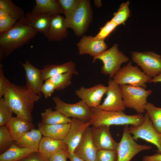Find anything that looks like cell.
I'll use <instances>...</instances> for the list:
<instances>
[{
	"mask_svg": "<svg viewBox=\"0 0 161 161\" xmlns=\"http://www.w3.org/2000/svg\"><path fill=\"white\" fill-rule=\"evenodd\" d=\"M41 97L30 91L25 86L10 82L4 96L7 104L13 113L31 123L34 104Z\"/></svg>",
	"mask_w": 161,
	"mask_h": 161,
	"instance_id": "1",
	"label": "cell"
},
{
	"mask_svg": "<svg viewBox=\"0 0 161 161\" xmlns=\"http://www.w3.org/2000/svg\"><path fill=\"white\" fill-rule=\"evenodd\" d=\"M37 33L19 20L10 30L0 34V61L28 42Z\"/></svg>",
	"mask_w": 161,
	"mask_h": 161,
	"instance_id": "2",
	"label": "cell"
},
{
	"mask_svg": "<svg viewBox=\"0 0 161 161\" xmlns=\"http://www.w3.org/2000/svg\"><path fill=\"white\" fill-rule=\"evenodd\" d=\"M91 108V114L89 121L94 126L131 125L136 126L141 125L144 119L142 114L128 115L123 111H106L98 107Z\"/></svg>",
	"mask_w": 161,
	"mask_h": 161,
	"instance_id": "3",
	"label": "cell"
},
{
	"mask_svg": "<svg viewBox=\"0 0 161 161\" xmlns=\"http://www.w3.org/2000/svg\"><path fill=\"white\" fill-rule=\"evenodd\" d=\"M90 1L80 0L76 10L69 18L65 19L67 28L71 29L77 36H82L87 30L92 19Z\"/></svg>",
	"mask_w": 161,
	"mask_h": 161,
	"instance_id": "4",
	"label": "cell"
},
{
	"mask_svg": "<svg viewBox=\"0 0 161 161\" xmlns=\"http://www.w3.org/2000/svg\"><path fill=\"white\" fill-rule=\"evenodd\" d=\"M93 62L96 60L101 61L103 63L101 72L110 78H113L121 69V65L128 62L129 58L118 48V44H114L110 49L93 58Z\"/></svg>",
	"mask_w": 161,
	"mask_h": 161,
	"instance_id": "5",
	"label": "cell"
},
{
	"mask_svg": "<svg viewBox=\"0 0 161 161\" xmlns=\"http://www.w3.org/2000/svg\"><path fill=\"white\" fill-rule=\"evenodd\" d=\"M119 86L126 107L133 109L139 114L144 113L148 102L147 98L152 93V90L129 85Z\"/></svg>",
	"mask_w": 161,
	"mask_h": 161,
	"instance_id": "6",
	"label": "cell"
},
{
	"mask_svg": "<svg viewBox=\"0 0 161 161\" xmlns=\"http://www.w3.org/2000/svg\"><path fill=\"white\" fill-rule=\"evenodd\" d=\"M151 79L137 66H133L131 61H129L126 65L121 68L113 79L119 85L128 84L146 88V83Z\"/></svg>",
	"mask_w": 161,
	"mask_h": 161,
	"instance_id": "7",
	"label": "cell"
},
{
	"mask_svg": "<svg viewBox=\"0 0 161 161\" xmlns=\"http://www.w3.org/2000/svg\"><path fill=\"white\" fill-rule=\"evenodd\" d=\"M151 148V146L136 143L131 135L128 125H125L121 139L116 148V161H130L139 152L150 149Z\"/></svg>",
	"mask_w": 161,
	"mask_h": 161,
	"instance_id": "8",
	"label": "cell"
},
{
	"mask_svg": "<svg viewBox=\"0 0 161 161\" xmlns=\"http://www.w3.org/2000/svg\"><path fill=\"white\" fill-rule=\"evenodd\" d=\"M143 122L140 125L129 127V131L134 140L141 139L156 146L158 153L161 154V134L155 129L146 113Z\"/></svg>",
	"mask_w": 161,
	"mask_h": 161,
	"instance_id": "9",
	"label": "cell"
},
{
	"mask_svg": "<svg viewBox=\"0 0 161 161\" xmlns=\"http://www.w3.org/2000/svg\"><path fill=\"white\" fill-rule=\"evenodd\" d=\"M132 59L151 78L161 74V56L152 52H131Z\"/></svg>",
	"mask_w": 161,
	"mask_h": 161,
	"instance_id": "10",
	"label": "cell"
},
{
	"mask_svg": "<svg viewBox=\"0 0 161 161\" xmlns=\"http://www.w3.org/2000/svg\"><path fill=\"white\" fill-rule=\"evenodd\" d=\"M57 110L66 117L78 118L85 121H89L91 114V108L83 101H80L74 104L65 103L58 96L52 98Z\"/></svg>",
	"mask_w": 161,
	"mask_h": 161,
	"instance_id": "11",
	"label": "cell"
},
{
	"mask_svg": "<svg viewBox=\"0 0 161 161\" xmlns=\"http://www.w3.org/2000/svg\"><path fill=\"white\" fill-rule=\"evenodd\" d=\"M106 96L98 107L102 110L112 111H123L126 108L119 85L110 78L106 93Z\"/></svg>",
	"mask_w": 161,
	"mask_h": 161,
	"instance_id": "12",
	"label": "cell"
},
{
	"mask_svg": "<svg viewBox=\"0 0 161 161\" xmlns=\"http://www.w3.org/2000/svg\"><path fill=\"white\" fill-rule=\"evenodd\" d=\"M70 124L68 132L63 140L67 145L69 153H74L85 132L92 124L89 121L72 118Z\"/></svg>",
	"mask_w": 161,
	"mask_h": 161,
	"instance_id": "13",
	"label": "cell"
},
{
	"mask_svg": "<svg viewBox=\"0 0 161 161\" xmlns=\"http://www.w3.org/2000/svg\"><path fill=\"white\" fill-rule=\"evenodd\" d=\"M91 131L93 143L97 151L103 149L116 150L118 143L112 137L110 126H92Z\"/></svg>",
	"mask_w": 161,
	"mask_h": 161,
	"instance_id": "14",
	"label": "cell"
},
{
	"mask_svg": "<svg viewBox=\"0 0 161 161\" xmlns=\"http://www.w3.org/2000/svg\"><path fill=\"white\" fill-rule=\"evenodd\" d=\"M107 86L99 84L89 88L80 87L75 91L77 96L89 107L92 108L98 107L102 98L106 94Z\"/></svg>",
	"mask_w": 161,
	"mask_h": 161,
	"instance_id": "15",
	"label": "cell"
},
{
	"mask_svg": "<svg viewBox=\"0 0 161 161\" xmlns=\"http://www.w3.org/2000/svg\"><path fill=\"white\" fill-rule=\"evenodd\" d=\"M25 72L27 88L33 93L41 96V89L44 83L42 69L34 66L27 59L24 63L20 62Z\"/></svg>",
	"mask_w": 161,
	"mask_h": 161,
	"instance_id": "16",
	"label": "cell"
},
{
	"mask_svg": "<svg viewBox=\"0 0 161 161\" xmlns=\"http://www.w3.org/2000/svg\"><path fill=\"white\" fill-rule=\"evenodd\" d=\"M79 53L80 55L89 54L93 58L107 49L108 47L104 40L96 39L94 36L82 35L77 44Z\"/></svg>",
	"mask_w": 161,
	"mask_h": 161,
	"instance_id": "17",
	"label": "cell"
},
{
	"mask_svg": "<svg viewBox=\"0 0 161 161\" xmlns=\"http://www.w3.org/2000/svg\"><path fill=\"white\" fill-rule=\"evenodd\" d=\"M97 150L93 143L89 127L85 132L74 153L85 161H97Z\"/></svg>",
	"mask_w": 161,
	"mask_h": 161,
	"instance_id": "18",
	"label": "cell"
},
{
	"mask_svg": "<svg viewBox=\"0 0 161 161\" xmlns=\"http://www.w3.org/2000/svg\"><path fill=\"white\" fill-rule=\"evenodd\" d=\"M67 28L65 18L60 14L54 15L44 34L49 41H60L67 37Z\"/></svg>",
	"mask_w": 161,
	"mask_h": 161,
	"instance_id": "19",
	"label": "cell"
},
{
	"mask_svg": "<svg viewBox=\"0 0 161 161\" xmlns=\"http://www.w3.org/2000/svg\"><path fill=\"white\" fill-rule=\"evenodd\" d=\"M47 14H40L29 12L20 20L37 32L44 33L47 30L52 17Z\"/></svg>",
	"mask_w": 161,
	"mask_h": 161,
	"instance_id": "20",
	"label": "cell"
},
{
	"mask_svg": "<svg viewBox=\"0 0 161 161\" xmlns=\"http://www.w3.org/2000/svg\"><path fill=\"white\" fill-rule=\"evenodd\" d=\"M13 141H17L25 133L34 129L32 123L18 116L13 117L6 124Z\"/></svg>",
	"mask_w": 161,
	"mask_h": 161,
	"instance_id": "21",
	"label": "cell"
},
{
	"mask_svg": "<svg viewBox=\"0 0 161 161\" xmlns=\"http://www.w3.org/2000/svg\"><path fill=\"white\" fill-rule=\"evenodd\" d=\"M38 129L44 136L63 140L70 127V123L48 125L41 122L37 124Z\"/></svg>",
	"mask_w": 161,
	"mask_h": 161,
	"instance_id": "22",
	"label": "cell"
},
{
	"mask_svg": "<svg viewBox=\"0 0 161 161\" xmlns=\"http://www.w3.org/2000/svg\"><path fill=\"white\" fill-rule=\"evenodd\" d=\"M68 148L63 140L54 139L43 136L39 143L38 152L46 158L49 159L53 154L63 149Z\"/></svg>",
	"mask_w": 161,
	"mask_h": 161,
	"instance_id": "23",
	"label": "cell"
},
{
	"mask_svg": "<svg viewBox=\"0 0 161 161\" xmlns=\"http://www.w3.org/2000/svg\"><path fill=\"white\" fill-rule=\"evenodd\" d=\"M69 72L73 75H77L78 72L75 68L74 62L72 61L60 65L50 64L43 66L42 75L44 80L58 74Z\"/></svg>",
	"mask_w": 161,
	"mask_h": 161,
	"instance_id": "24",
	"label": "cell"
},
{
	"mask_svg": "<svg viewBox=\"0 0 161 161\" xmlns=\"http://www.w3.org/2000/svg\"><path fill=\"white\" fill-rule=\"evenodd\" d=\"M42 135L38 129H33L15 141V144L19 147L28 148L33 152H38Z\"/></svg>",
	"mask_w": 161,
	"mask_h": 161,
	"instance_id": "25",
	"label": "cell"
},
{
	"mask_svg": "<svg viewBox=\"0 0 161 161\" xmlns=\"http://www.w3.org/2000/svg\"><path fill=\"white\" fill-rule=\"evenodd\" d=\"M35 4L32 12L37 13L47 14L52 16L62 13L57 0H35Z\"/></svg>",
	"mask_w": 161,
	"mask_h": 161,
	"instance_id": "26",
	"label": "cell"
},
{
	"mask_svg": "<svg viewBox=\"0 0 161 161\" xmlns=\"http://www.w3.org/2000/svg\"><path fill=\"white\" fill-rule=\"evenodd\" d=\"M33 152L26 148L13 144L0 155V161H19Z\"/></svg>",
	"mask_w": 161,
	"mask_h": 161,
	"instance_id": "27",
	"label": "cell"
},
{
	"mask_svg": "<svg viewBox=\"0 0 161 161\" xmlns=\"http://www.w3.org/2000/svg\"><path fill=\"white\" fill-rule=\"evenodd\" d=\"M41 116V122L48 125L70 123L72 120L57 110L53 111L50 107L45 109Z\"/></svg>",
	"mask_w": 161,
	"mask_h": 161,
	"instance_id": "28",
	"label": "cell"
},
{
	"mask_svg": "<svg viewBox=\"0 0 161 161\" xmlns=\"http://www.w3.org/2000/svg\"><path fill=\"white\" fill-rule=\"evenodd\" d=\"M0 12L19 21L25 14L22 9L16 5L11 0H0Z\"/></svg>",
	"mask_w": 161,
	"mask_h": 161,
	"instance_id": "29",
	"label": "cell"
},
{
	"mask_svg": "<svg viewBox=\"0 0 161 161\" xmlns=\"http://www.w3.org/2000/svg\"><path fill=\"white\" fill-rule=\"evenodd\" d=\"M145 109L155 129L161 134V108L147 102Z\"/></svg>",
	"mask_w": 161,
	"mask_h": 161,
	"instance_id": "30",
	"label": "cell"
},
{
	"mask_svg": "<svg viewBox=\"0 0 161 161\" xmlns=\"http://www.w3.org/2000/svg\"><path fill=\"white\" fill-rule=\"evenodd\" d=\"M73 74L67 72L53 76L48 79L54 85L55 90H63L71 83V79Z\"/></svg>",
	"mask_w": 161,
	"mask_h": 161,
	"instance_id": "31",
	"label": "cell"
},
{
	"mask_svg": "<svg viewBox=\"0 0 161 161\" xmlns=\"http://www.w3.org/2000/svg\"><path fill=\"white\" fill-rule=\"evenodd\" d=\"M129 4V1L121 4L117 11L113 14L114 16L111 20L118 25L124 24L125 22L130 16Z\"/></svg>",
	"mask_w": 161,
	"mask_h": 161,
	"instance_id": "32",
	"label": "cell"
},
{
	"mask_svg": "<svg viewBox=\"0 0 161 161\" xmlns=\"http://www.w3.org/2000/svg\"><path fill=\"white\" fill-rule=\"evenodd\" d=\"M59 4L62 13L64 14L66 19L72 15L78 7L80 0H57Z\"/></svg>",
	"mask_w": 161,
	"mask_h": 161,
	"instance_id": "33",
	"label": "cell"
},
{
	"mask_svg": "<svg viewBox=\"0 0 161 161\" xmlns=\"http://www.w3.org/2000/svg\"><path fill=\"white\" fill-rule=\"evenodd\" d=\"M13 141L11 136L6 126L0 127V151L4 152L13 144Z\"/></svg>",
	"mask_w": 161,
	"mask_h": 161,
	"instance_id": "34",
	"label": "cell"
},
{
	"mask_svg": "<svg viewBox=\"0 0 161 161\" xmlns=\"http://www.w3.org/2000/svg\"><path fill=\"white\" fill-rule=\"evenodd\" d=\"M13 112L4 98H0V126H5L12 117Z\"/></svg>",
	"mask_w": 161,
	"mask_h": 161,
	"instance_id": "35",
	"label": "cell"
},
{
	"mask_svg": "<svg viewBox=\"0 0 161 161\" xmlns=\"http://www.w3.org/2000/svg\"><path fill=\"white\" fill-rule=\"evenodd\" d=\"M118 26L111 20L107 21L103 27L100 28L99 31L94 37L97 40H104Z\"/></svg>",
	"mask_w": 161,
	"mask_h": 161,
	"instance_id": "36",
	"label": "cell"
},
{
	"mask_svg": "<svg viewBox=\"0 0 161 161\" xmlns=\"http://www.w3.org/2000/svg\"><path fill=\"white\" fill-rule=\"evenodd\" d=\"M116 150L100 149L97 151V161H116Z\"/></svg>",
	"mask_w": 161,
	"mask_h": 161,
	"instance_id": "37",
	"label": "cell"
},
{
	"mask_svg": "<svg viewBox=\"0 0 161 161\" xmlns=\"http://www.w3.org/2000/svg\"><path fill=\"white\" fill-rule=\"evenodd\" d=\"M17 22L16 20L0 13V34L10 30Z\"/></svg>",
	"mask_w": 161,
	"mask_h": 161,
	"instance_id": "38",
	"label": "cell"
},
{
	"mask_svg": "<svg viewBox=\"0 0 161 161\" xmlns=\"http://www.w3.org/2000/svg\"><path fill=\"white\" fill-rule=\"evenodd\" d=\"M3 65L0 64V98L4 95L8 88L10 82L4 76L2 69Z\"/></svg>",
	"mask_w": 161,
	"mask_h": 161,
	"instance_id": "39",
	"label": "cell"
},
{
	"mask_svg": "<svg viewBox=\"0 0 161 161\" xmlns=\"http://www.w3.org/2000/svg\"><path fill=\"white\" fill-rule=\"evenodd\" d=\"M55 90L54 85L49 79H48L45 80L41 86V91L45 98H47L51 96Z\"/></svg>",
	"mask_w": 161,
	"mask_h": 161,
	"instance_id": "40",
	"label": "cell"
},
{
	"mask_svg": "<svg viewBox=\"0 0 161 161\" xmlns=\"http://www.w3.org/2000/svg\"><path fill=\"white\" fill-rule=\"evenodd\" d=\"M69 153L68 148L61 149L52 155L49 159V161H66Z\"/></svg>",
	"mask_w": 161,
	"mask_h": 161,
	"instance_id": "41",
	"label": "cell"
},
{
	"mask_svg": "<svg viewBox=\"0 0 161 161\" xmlns=\"http://www.w3.org/2000/svg\"><path fill=\"white\" fill-rule=\"evenodd\" d=\"M19 161H49L38 152L31 153Z\"/></svg>",
	"mask_w": 161,
	"mask_h": 161,
	"instance_id": "42",
	"label": "cell"
},
{
	"mask_svg": "<svg viewBox=\"0 0 161 161\" xmlns=\"http://www.w3.org/2000/svg\"><path fill=\"white\" fill-rule=\"evenodd\" d=\"M143 161H161V154L157 153L151 156H144Z\"/></svg>",
	"mask_w": 161,
	"mask_h": 161,
	"instance_id": "43",
	"label": "cell"
},
{
	"mask_svg": "<svg viewBox=\"0 0 161 161\" xmlns=\"http://www.w3.org/2000/svg\"><path fill=\"white\" fill-rule=\"evenodd\" d=\"M68 158L70 161H85L77 156L74 153H69Z\"/></svg>",
	"mask_w": 161,
	"mask_h": 161,
	"instance_id": "44",
	"label": "cell"
},
{
	"mask_svg": "<svg viewBox=\"0 0 161 161\" xmlns=\"http://www.w3.org/2000/svg\"><path fill=\"white\" fill-rule=\"evenodd\" d=\"M161 82V74L159 75L151 78L148 82L149 83Z\"/></svg>",
	"mask_w": 161,
	"mask_h": 161,
	"instance_id": "45",
	"label": "cell"
},
{
	"mask_svg": "<svg viewBox=\"0 0 161 161\" xmlns=\"http://www.w3.org/2000/svg\"><path fill=\"white\" fill-rule=\"evenodd\" d=\"M94 2L96 6L97 7H100L102 6V2L101 0H95L94 1Z\"/></svg>",
	"mask_w": 161,
	"mask_h": 161,
	"instance_id": "46",
	"label": "cell"
}]
</instances>
